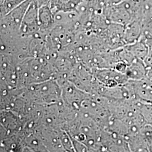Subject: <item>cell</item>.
Returning <instances> with one entry per match:
<instances>
[{
    "label": "cell",
    "instance_id": "obj_4",
    "mask_svg": "<svg viewBox=\"0 0 152 152\" xmlns=\"http://www.w3.org/2000/svg\"><path fill=\"white\" fill-rule=\"evenodd\" d=\"M126 48L129 50L136 58L143 61L147 57L148 52L145 38L142 36L135 42L127 45Z\"/></svg>",
    "mask_w": 152,
    "mask_h": 152
},
{
    "label": "cell",
    "instance_id": "obj_1",
    "mask_svg": "<svg viewBox=\"0 0 152 152\" xmlns=\"http://www.w3.org/2000/svg\"><path fill=\"white\" fill-rule=\"evenodd\" d=\"M148 69L143 60L137 59L128 65L125 75L131 81H140L146 78Z\"/></svg>",
    "mask_w": 152,
    "mask_h": 152
},
{
    "label": "cell",
    "instance_id": "obj_3",
    "mask_svg": "<svg viewBox=\"0 0 152 152\" xmlns=\"http://www.w3.org/2000/svg\"><path fill=\"white\" fill-rule=\"evenodd\" d=\"M83 0H50V7L52 11L71 12L74 11Z\"/></svg>",
    "mask_w": 152,
    "mask_h": 152
},
{
    "label": "cell",
    "instance_id": "obj_6",
    "mask_svg": "<svg viewBox=\"0 0 152 152\" xmlns=\"http://www.w3.org/2000/svg\"><path fill=\"white\" fill-rule=\"evenodd\" d=\"M53 11L47 5L42 6L38 9V23L45 26L49 25L53 20Z\"/></svg>",
    "mask_w": 152,
    "mask_h": 152
},
{
    "label": "cell",
    "instance_id": "obj_8",
    "mask_svg": "<svg viewBox=\"0 0 152 152\" xmlns=\"http://www.w3.org/2000/svg\"><path fill=\"white\" fill-rule=\"evenodd\" d=\"M34 1H35L37 2L39 7L42 6L46 5L47 2L48 3L50 2V0H34Z\"/></svg>",
    "mask_w": 152,
    "mask_h": 152
},
{
    "label": "cell",
    "instance_id": "obj_7",
    "mask_svg": "<svg viewBox=\"0 0 152 152\" xmlns=\"http://www.w3.org/2000/svg\"><path fill=\"white\" fill-rule=\"evenodd\" d=\"M145 38L148 48V52L147 57L144 60V62L147 68L150 69L152 68V37Z\"/></svg>",
    "mask_w": 152,
    "mask_h": 152
},
{
    "label": "cell",
    "instance_id": "obj_5",
    "mask_svg": "<svg viewBox=\"0 0 152 152\" xmlns=\"http://www.w3.org/2000/svg\"><path fill=\"white\" fill-rule=\"evenodd\" d=\"M27 0H1V15L6 16Z\"/></svg>",
    "mask_w": 152,
    "mask_h": 152
},
{
    "label": "cell",
    "instance_id": "obj_2",
    "mask_svg": "<svg viewBox=\"0 0 152 152\" xmlns=\"http://www.w3.org/2000/svg\"><path fill=\"white\" fill-rule=\"evenodd\" d=\"M142 36L141 19H136L126 26L124 41L127 45L133 44Z\"/></svg>",
    "mask_w": 152,
    "mask_h": 152
}]
</instances>
